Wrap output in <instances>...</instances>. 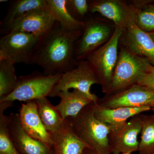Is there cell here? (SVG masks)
Wrapping results in <instances>:
<instances>
[{"instance_id": "obj_1", "label": "cell", "mask_w": 154, "mask_h": 154, "mask_svg": "<svg viewBox=\"0 0 154 154\" xmlns=\"http://www.w3.org/2000/svg\"><path fill=\"white\" fill-rule=\"evenodd\" d=\"M83 30H65L56 22L52 28L39 37L30 60L38 66L45 75H62L76 66L77 42Z\"/></svg>"}, {"instance_id": "obj_2", "label": "cell", "mask_w": 154, "mask_h": 154, "mask_svg": "<svg viewBox=\"0 0 154 154\" xmlns=\"http://www.w3.org/2000/svg\"><path fill=\"white\" fill-rule=\"evenodd\" d=\"M74 132L99 154H111L109 142L110 128L95 117L92 102L77 116L66 119Z\"/></svg>"}, {"instance_id": "obj_3", "label": "cell", "mask_w": 154, "mask_h": 154, "mask_svg": "<svg viewBox=\"0 0 154 154\" xmlns=\"http://www.w3.org/2000/svg\"><path fill=\"white\" fill-rule=\"evenodd\" d=\"M123 31L121 28L115 27L109 40L86 59L97 76L102 92L105 94L110 89L118 61L119 46Z\"/></svg>"}, {"instance_id": "obj_4", "label": "cell", "mask_w": 154, "mask_h": 154, "mask_svg": "<svg viewBox=\"0 0 154 154\" xmlns=\"http://www.w3.org/2000/svg\"><path fill=\"white\" fill-rule=\"evenodd\" d=\"M121 46L110 88L106 95L114 94L137 85L151 64L147 60Z\"/></svg>"}, {"instance_id": "obj_5", "label": "cell", "mask_w": 154, "mask_h": 154, "mask_svg": "<svg viewBox=\"0 0 154 154\" xmlns=\"http://www.w3.org/2000/svg\"><path fill=\"white\" fill-rule=\"evenodd\" d=\"M61 75H45L34 71L30 74L21 76L18 78V84L14 91L0 102H26L47 97Z\"/></svg>"}, {"instance_id": "obj_6", "label": "cell", "mask_w": 154, "mask_h": 154, "mask_svg": "<svg viewBox=\"0 0 154 154\" xmlns=\"http://www.w3.org/2000/svg\"><path fill=\"white\" fill-rule=\"evenodd\" d=\"M96 84L99 85V79L88 61H79L76 66L62 75L49 97H57L60 92L72 89L85 94L96 104L99 98L91 91L92 86Z\"/></svg>"}, {"instance_id": "obj_7", "label": "cell", "mask_w": 154, "mask_h": 154, "mask_svg": "<svg viewBox=\"0 0 154 154\" xmlns=\"http://www.w3.org/2000/svg\"><path fill=\"white\" fill-rule=\"evenodd\" d=\"M39 37L31 33L11 31L0 39V60L30 65L32 54Z\"/></svg>"}, {"instance_id": "obj_8", "label": "cell", "mask_w": 154, "mask_h": 154, "mask_svg": "<svg viewBox=\"0 0 154 154\" xmlns=\"http://www.w3.org/2000/svg\"><path fill=\"white\" fill-rule=\"evenodd\" d=\"M82 33L77 42L75 55L77 60H85L92 53L109 40L115 27L96 18L85 20Z\"/></svg>"}, {"instance_id": "obj_9", "label": "cell", "mask_w": 154, "mask_h": 154, "mask_svg": "<svg viewBox=\"0 0 154 154\" xmlns=\"http://www.w3.org/2000/svg\"><path fill=\"white\" fill-rule=\"evenodd\" d=\"M96 104L107 108L149 107L154 110V91L138 85L99 99Z\"/></svg>"}, {"instance_id": "obj_10", "label": "cell", "mask_w": 154, "mask_h": 154, "mask_svg": "<svg viewBox=\"0 0 154 154\" xmlns=\"http://www.w3.org/2000/svg\"><path fill=\"white\" fill-rule=\"evenodd\" d=\"M142 127V114L135 116L120 128L111 131L109 142L111 154H120L138 151V136Z\"/></svg>"}, {"instance_id": "obj_11", "label": "cell", "mask_w": 154, "mask_h": 154, "mask_svg": "<svg viewBox=\"0 0 154 154\" xmlns=\"http://www.w3.org/2000/svg\"><path fill=\"white\" fill-rule=\"evenodd\" d=\"M89 12L100 14L123 30L134 21L133 6L121 0L90 1Z\"/></svg>"}, {"instance_id": "obj_12", "label": "cell", "mask_w": 154, "mask_h": 154, "mask_svg": "<svg viewBox=\"0 0 154 154\" xmlns=\"http://www.w3.org/2000/svg\"><path fill=\"white\" fill-rule=\"evenodd\" d=\"M8 128L15 147L20 154H54L53 149L28 135L21 125L18 113L8 116Z\"/></svg>"}, {"instance_id": "obj_13", "label": "cell", "mask_w": 154, "mask_h": 154, "mask_svg": "<svg viewBox=\"0 0 154 154\" xmlns=\"http://www.w3.org/2000/svg\"><path fill=\"white\" fill-rule=\"evenodd\" d=\"M122 46L154 66V41L148 33L142 30L132 21L124 30L120 39Z\"/></svg>"}, {"instance_id": "obj_14", "label": "cell", "mask_w": 154, "mask_h": 154, "mask_svg": "<svg viewBox=\"0 0 154 154\" xmlns=\"http://www.w3.org/2000/svg\"><path fill=\"white\" fill-rule=\"evenodd\" d=\"M56 22L47 7L42 8L26 14L12 25L5 33L11 31H20L40 37L52 28Z\"/></svg>"}, {"instance_id": "obj_15", "label": "cell", "mask_w": 154, "mask_h": 154, "mask_svg": "<svg viewBox=\"0 0 154 154\" xmlns=\"http://www.w3.org/2000/svg\"><path fill=\"white\" fill-rule=\"evenodd\" d=\"M18 114L22 128L28 135L52 147L51 135L39 117L35 100L22 103Z\"/></svg>"}, {"instance_id": "obj_16", "label": "cell", "mask_w": 154, "mask_h": 154, "mask_svg": "<svg viewBox=\"0 0 154 154\" xmlns=\"http://www.w3.org/2000/svg\"><path fill=\"white\" fill-rule=\"evenodd\" d=\"M152 110L151 107H121L107 108L94 103V113L95 117L110 128L111 131L120 128L135 116Z\"/></svg>"}, {"instance_id": "obj_17", "label": "cell", "mask_w": 154, "mask_h": 154, "mask_svg": "<svg viewBox=\"0 0 154 154\" xmlns=\"http://www.w3.org/2000/svg\"><path fill=\"white\" fill-rule=\"evenodd\" d=\"M51 135L54 154H82L86 148H91L77 136L66 120L59 131Z\"/></svg>"}, {"instance_id": "obj_18", "label": "cell", "mask_w": 154, "mask_h": 154, "mask_svg": "<svg viewBox=\"0 0 154 154\" xmlns=\"http://www.w3.org/2000/svg\"><path fill=\"white\" fill-rule=\"evenodd\" d=\"M57 97L60 101L56 105L64 120L77 116L84 107L93 101L85 94L79 90L61 92Z\"/></svg>"}, {"instance_id": "obj_19", "label": "cell", "mask_w": 154, "mask_h": 154, "mask_svg": "<svg viewBox=\"0 0 154 154\" xmlns=\"http://www.w3.org/2000/svg\"><path fill=\"white\" fill-rule=\"evenodd\" d=\"M46 7V0L11 1L5 17L1 22V32L5 33L12 25L31 11Z\"/></svg>"}, {"instance_id": "obj_20", "label": "cell", "mask_w": 154, "mask_h": 154, "mask_svg": "<svg viewBox=\"0 0 154 154\" xmlns=\"http://www.w3.org/2000/svg\"><path fill=\"white\" fill-rule=\"evenodd\" d=\"M48 8L62 28L69 31L83 30L86 25L85 21H78L68 11L66 0H46Z\"/></svg>"}, {"instance_id": "obj_21", "label": "cell", "mask_w": 154, "mask_h": 154, "mask_svg": "<svg viewBox=\"0 0 154 154\" xmlns=\"http://www.w3.org/2000/svg\"><path fill=\"white\" fill-rule=\"evenodd\" d=\"M35 101L39 117L46 130L50 134L59 131L64 125L66 120L63 119L56 106L53 105L47 97Z\"/></svg>"}, {"instance_id": "obj_22", "label": "cell", "mask_w": 154, "mask_h": 154, "mask_svg": "<svg viewBox=\"0 0 154 154\" xmlns=\"http://www.w3.org/2000/svg\"><path fill=\"white\" fill-rule=\"evenodd\" d=\"M136 1L134 7V22L139 28L147 33L154 31V5L150 1Z\"/></svg>"}, {"instance_id": "obj_23", "label": "cell", "mask_w": 154, "mask_h": 154, "mask_svg": "<svg viewBox=\"0 0 154 154\" xmlns=\"http://www.w3.org/2000/svg\"><path fill=\"white\" fill-rule=\"evenodd\" d=\"M18 82L15 64L5 60H0V101L14 91Z\"/></svg>"}, {"instance_id": "obj_24", "label": "cell", "mask_w": 154, "mask_h": 154, "mask_svg": "<svg viewBox=\"0 0 154 154\" xmlns=\"http://www.w3.org/2000/svg\"><path fill=\"white\" fill-rule=\"evenodd\" d=\"M140 141L139 143V154H152L154 151V114H142V127Z\"/></svg>"}, {"instance_id": "obj_25", "label": "cell", "mask_w": 154, "mask_h": 154, "mask_svg": "<svg viewBox=\"0 0 154 154\" xmlns=\"http://www.w3.org/2000/svg\"><path fill=\"white\" fill-rule=\"evenodd\" d=\"M0 154H20L17 150L9 133L8 116L0 111Z\"/></svg>"}, {"instance_id": "obj_26", "label": "cell", "mask_w": 154, "mask_h": 154, "mask_svg": "<svg viewBox=\"0 0 154 154\" xmlns=\"http://www.w3.org/2000/svg\"><path fill=\"white\" fill-rule=\"evenodd\" d=\"M89 2L87 0H66L67 9L75 19L83 22V18L90 12Z\"/></svg>"}, {"instance_id": "obj_27", "label": "cell", "mask_w": 154, "mask_h": 154, "mask_svg": "<svg viewBox=\"0 0 154 154\" xmlns=\"http://www.w3.org/2000/svg\"><path fill=\"white\" fill-rule=\"evenodd\" d=\"M137 85L154 91V66L150 64Z\"/></svg>"}, {"instance_id": "obj_28", "label": "cell", "mask_w": 154, "mask_h": 154, "mask_svg": "<svg viewBox=\"0 0 154 154\" xmlns=\"http://www.w3.org/2000/svg\"><path fill=\"white\" fill-rule=\"evenodd\" d=\"M82 154H99L97 153V152L91 148H86L84 152H83Z\"/></svg>"}, {"instance_id": "obj_29", "label": "cell", "mask_w": 154, "mask_h": 154, "mask_svg": "<svg viewBox=\"0 0 154 154\" xmlns=\"http://www.w3.org/2000/svg\"><path fill=\"white\" fill-rule=\"evenodd\" d=\"M149 35L151 37H152V38L153 40H154V31H153V32H150V33H148Z\"/></svg>"}, {"instance_id": "obj_30", "label": "cell", "mask_w": 154, "mask_h": 154, "mask_svg": "<svg viewBox=\"0 0 154 154\" xmlns=\"http://www.w3.org/2000/svg\"><path fill=\"white\" fill-rule=\"evenodd\" d=\"M8 2V1H7V0H1L0 1V2Z\"/></svg>"}, {"instance_id": "obj_31", "label": "cell", "mask_w": 154, "mask_h": 154, "mask_svg": "<svg viewBox=\"0 0 154 154\" xmlns=\"http://www.w3.org/2000/svg\"><path fill=\"white\" fill-rule=\"evenodd\" d=\"M122 154H131V153H125Z\"/></svg>"}, {"instance_id": "obj_32", "label": "cell", "mask_w": 154, "mask_h": 154, "mask_svg": "<svg viewBox=\"0 0 154 154\" xmlns=\"http://www.w3.org/2000/svg\"><path fill=\"white\" fill-rule=\"evenodd\" d=\"M154 154V151L153 152V154Z\"/></svg>"}, {"instance_id": "obj_33", "label": "cell", "mask_w": 154, "mask_h": 154, "mask_svg": "<svg viewBox=\"0 0 154 154\" xmlns=\"http://www.w3.org/2000/svg\"></svg>"}]
</instances>
